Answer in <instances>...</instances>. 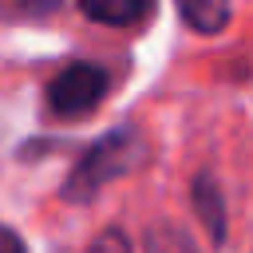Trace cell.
Here are the masks:
<instances>
[{
	"label": "cell",
	"mask_w": 253,
	"mask_h": 253,
	"mask_svg": "<svg viewBox=\"0 0 253 253\" xmlns=\"http://www.w3.org/2000/svg\"><path fill=\"white\" fill-rule=\"evenodd\" d=\"M87 253H134V249H130V241H126L123 229H103V233L87 245Z\"/></svg>",
	"instance_id": "52a82bcc"
},
{
	"label": "cell",
	"mask_w": 253,
	"mask_h": 253,
	"mask_svg": "<svg viewBox=\"0 0 253 253\" xmlns=\"http://www.w3.org/2000/svg\"><path fill=\"white\" fill-rule=\"evenodd\" d=\"M146 245H150V253H194V245L178 229H150Z\"/></svg>",
	"instance_id": "8992f818"
},
{
	"label": "cell",
	"mask_w": 253,
	"mask_h": 253,
	"mask_svg": "<svg viewBox=\"0 0 253 253\" xmlns=\"http://www.w3.org/2000/svg\"><path fill=\"white\" fill-rule=\"evenodd\" d=\"M0 253H28L24 241H20V233L8 229V225H0Z\"/></svg>",
	"instance_id": "ba28073f"
},
{
	"label": "cell",
	"mask_w": 253,
	"mask_h": 253,
	"mask_svg": "<svg viewBox=\"0 0 253 253\" xmlns=\"http://www.w3.org/2000/svg\"><path fill=\"white\" fill-rule=\"evenodd\" d=\"M107 95V71L99 63H71L63 67L47 87V107L59 119H79L95 111Z\"/></svg>",
	"instance_id": "7a4b0ae2"
},
{
	"label": "cell",
	"mask_w": 253,
	"mask_h": 253,
	"mask_svg": "<svg viewBox=\"0 0 253 253\" xmlns=\"http://www.w3.org/2000/svg\"><path fill=\"white\" fill-rule=\"evenodd\" d=\"M83 16L107 28H134L154 12V0H79Z\"/></svg>",
	"instance_id": "3957f363"
},
{
	"label": "cell",
	"mask_w": 253,
	"mask_h": 253,
	"mask_svg": "<svg viewBox=\"0 0 253 253\" xmlns=\"http://www.w3.org/2000/svg\"><path fill=\"white\" fill-rule=\"evenodd\" d=\"M20 8H28V12H51V8H59L63 0H16Z\"/></svg>",
	"instance_id": "9c48e42d"
},
{
	"label": "cell",
	"mask_w": 253,
	"mask_h": 253,
	"mask_svg": "<svg viewBox=\"0 0 253 253\" xmlns=\"http://www.w3.org/2000/svg\"><path fill=\"white\" fill-rule=\"evenodd\" d=\"M142 154H146V146H142V134H138L134 126H119V130L103 134V138L75 162V170L67 174L63 198H67V202H87V198H95L111 178L130 174V170L142 162Z\"/></svg>",
	"instance_id": "6da1fadb"
},
{
	"label": "cell",
	"mask_w": 253,
	"mask_h": 253,
	"mask_svg": "<svg viewBox=\"0 0 253 253\" xmlns=\"http://www.w3.org/2000/svg\"><path fill=\"white\" fill-rule=\"evenodd\" d=\"M178 12L202 36H213L229 24V0H178Z\"/></svg>",
	"instance_id": "5b68a950"
},
{
	"label": "cell",
	"mask_w": 253,
	"mask_h": 253,
	"mask_svg": "<svg viewBox=\"0 0 253 253\" xmlns=\"http://www.w3.org/2000/svg\"><path fill=\"white\" fill-rule=\"evenodd\" d=\"M194 206H198V217L206 221L210 237L221 241L225 237V202H221V190L213 186L210 174H198V182H194Z\"/></svg>",
	"instance_id": "277c9868"
}]
</instances>
